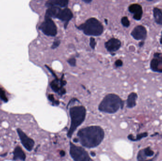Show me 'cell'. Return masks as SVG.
I'll return each mask as SVG.
<instances>
[{"label":"cell","instance_id":"1","mask_svg":"<svg viewBox=\"0 0 162 161\" xmlns=\"http://www.w3.org/2000/svg\"><path fill=\"white\" fill-rule=\"evenodd\" d=\"M105 136L103 128L98 126H91L80 129L77 133V138L74 142H80L86 148H94L102 142Z\"/></svg>","mask_w":162,"mask_h":161},{"label":"cell","instance_id":"2","mask_svg":"<svg viewBox=\"0 0 162 161\" xmlns=\"http://www.w3.org/2000/svg\"><path fill=\"white\" fill-rule=\"evenodd\" d=\"M124 102L119 96L114 94H108L103 99L99 106L101 112L112 114L117 112L119 109H123Z\"/></svg>","mask_w":162,"mask_h":161},{"label":"cell","instance_id":"3","mask_svg":"<svg viewBox=\"0 0 162 161\" xmlns=\"http://www.w3.org/2000/svg\"><path fill=\"white\" fill-rule=\"evenodd\" d=\"M69 114L71 125L67 135L68 138H71L77 128L84 121L86 115V110L83 106H75L70 109Z\"/></svg>","mask_w":162,"mask_h":161},{"label":"cell","instance_id":"4","mask_svg":"<svg viewBox=\"0 0 162 161\" xmlns=\"http://www.w3.org/2000/svg\"><path fill=\"white\" fill-rule=\"evenodd\" d=\"M78 29L83 31L85 35L92 36H100L103 31V27L101 22L93 18L87 19L85 23L79 26Z\"/></svg>","mask_w":162,"mask_h":161},{"label":"cell","instance_id":"5","mask_svg":"<svg viewBox=\"0 0 162 161\" xmlns=\"http://www.w3.org/2000/svg\"><path fill=\"white\" fill-rule=\"evenodd\" d=\"M69 153L74 161H93L85 150L72 142L70 143Z\"/></svg>","mask_w":162,"mask_h":161},{"label":"cell","instance_id":"6","mask_svg":"<svg viewBox=\"0 0 162 161\" xmlns=\"http://www.w3.org/2000/svg\"><path fill=\"white\" fill-rule=\"evenodd\" d=\"M39 29L45 35L54 36L57 34V27L50 18L45 17L44 22L40 25Z\"/></svg>","mask_w":162,"mask_h":161},{"label":"cell","instance_id":"7","mask_svg":"<svg viewBox=\"0 0 162 161\" xmlns=\"http://www.w3.org/2000/svg\"><path fill=\"white\" fill-rule=\"evenodd\" d=\"M154 153L150 147H147L139 151L136 159L138 161H156L159 153L157 152L154 156Z\"/></svg>","mask_w":162,"mask_h":161},{"label":"cell","instance_id":"8","mask_svg":"<svg viewBox=\"0 0 162 161\" xmlns=\"http://www.w3.org/2000/svg\"><path fill=\"white\" fill-rule=\"evenodd\" d=\"M162 54L159 53H156L154 54V58L150 63L151 70L154 72L162 73Z\"/></svg>","mask_w":162,"mask_h":161},{"label":"cell","instance_id":"9","mask_svg":"<svg viewBox=\"0 0 162 161\" xmlns=\"http://www.w3.org/2000/svg\"><path fill=\"white\" fill-rule=\"evenodd\" d=\"M147 29L142 25H138L133 29L131 32V36L135 40L144 41L147 38Z\"/></svg>","mask_w":162,"mask_h":161},{"label":"cell","instance_id":"10","mask_svg":"<svg viewBox=\"0 0 162 161\" xmlns=\"http://www.w3.org/2000/svg\"><path fill=\"white\" fill-rule=\"evenodd\" d=\"M128 10L133 14V18L136 21H140L142 18L143 11L142 7L140 4L134 3L128 7Z\"/></svg>","mask_w":162,"mask_h":161},{"label":"cell","instance_id":"11","mask_svg":"<svg viewBox=\"0 0 162 161\" xmlns=\"http://www.w3.org/2000/svg\"><path fill=\"white\" fill-rule=\"evenodd\" d=\"M121 43L118 39L112 38L106 42L105 47L110 52H116L121 48Z\"/></svg>","mask_w":162,"mask_h":161},{"label":"cell","instance_id":"12","mask_svg":"<svg viewBox=\"0 0 162 161\" xmlns=\"http://www.w3.org/2000/svg\"><path fill=\"white\" fill-rule=\"evenodd\" d=\"M73 17V13L71 10L68 8H65L63 10L60 9L56 18L68 23Z\"/></svg>","mask_w":162,"mask_h":161},{"label":"cell","instance_id":"13","mask_svg":"<svg viewBox=\"0 0 162 161\" xmlns=\"http://www.w3.org/2000/svg\"><path fill=\"white\" fill-rule=\"evenodd\" d=\"M65 84V82L59 79H54L51 83V88L54 91L59 94L63 95L65 93V90L63 88V86Z\"/></svg>","mask_w":162,"mask_h":161},{"label":"cell","instance_id":"14","mask_svg":"<svg viewBox=\"0 0 162 161\" xmlns=\"http://www.w3.org/2000/svg\"><path fill=\"white\" fill-rule=\"evenodd\" d=\"M68 1L66 0H50L45 3V6L49 8L51 7H65L68 5Z\"/></svg>","mask_w":162,"mask_h":161},{"label":"cell","instance_id":"15","mask_svg":"<svg viewBox=\"0 0 162 161\" xmlns=\"http://www.w3.org/2000/svg\"><path fill=\"white\" fill-rule=\"evenodd\" d=\"M138 95L136 93L132 92L130 93L127 100V106L128 108H133L135 107L136 104V100L138 99Z\"/></svg>","mask_w":162,"mask_h":161},{"label":"cell","instance_id":"16","mask_svg":"<svg viewBox=\"0 0 162 161\" xmlns=\"http://www.w3.org/2000/svg\"><path fill=\"white\" fill-rule=\"evenodd\" d=\"M153 12V16L156 23L162 26V10L159 8L154 7Z\"/></svg>","mask_w":162,"mask_h":161},{"label":"cell","instance_id":"17","mask_svg":"<svg viewBox=\"0 0 162 161\" xmlns=\"http://www.w3.org/2000/svg\"><path fill=\"white\" fill-rule=\"evenodd\" d=\"M148 132H146L138 134L136 137H134L132 134H130L128 136V138L130 140L132 141H138L141 140L143 138L148 137Z\"/></svg>","mask_w":162,"mask_h":161},{"label":"cell","instance_id":"18","mask_svg":"<svg viewBox=\"0 0 162 161\" xmlns=\"http://www.w3.org/2000/svg\"><path fill=\"white\" fill-rule=\"evenodd\" d=\"M121 21L122 25L125 27H128L130 26V21L127 17H123Z\"/></svg>","mask_w":162,"mask_h":161},{"label":"cell","instance_id":"19","mask_svg":"<svg viewBox=\"0 0 162 161\" xmlns=\"http://www.w3.org/2000/svg\"><path fill=\"white\" fill-rule=\"evenodd\" d=\"M48 99L50 101L52 102V103L54 104V105H59V102L58 101L55 100L54 97L53 95H49L48 97Z\"/></svg>","mask_w":162,"mask_h":161},{"label":"cell","instance_id":"20","mask_svg":"<svg viewBox=\"0 0 162 161\" xmlns=\"http://www.w3.org/2000/svg\"><path fill=\"white\" fill-rule=\"evenodd\" d=\"M0 97H1V99L4 101L5 102H6L8 100L7 97L6 95L5 94L4 90L1 89V88L0 89Z\"/></svg>","mask_w":162,"mask_h":161},{"label":"cell","instance_id":"21","mask_svg":"<svg viewBox=\"0 0 162 161\" xmlns=\"http://www.w3.org/2000/svg\"><path fill=\"white\" fill-rule=\"evenodd\" d=\"M96 44V41H95V39L94 38H90V45L92 49H94Z\"/></svg>","mask_w":162,"mask_h":161},{"label":"cell","instance_id":"22","mask_svg":"<svg viewBox=\"0 0 162 161\" xmlns=\"http://www.w3.org/2000/svg\"><path fill=\"white\" fill-rule=\"evenodd\" d=\"M69 64L72 66H75L76 65V60L74 58H71L68 61Z\"/></svg>","mask_w":162,"mask_h":161},{"label":"cell","instance_id":"23","mask_svg":"<svg viewBox=\"0 0 162 161\" xmlns=\"http://www.w3.org/2000/svg\"><path fill=\"white\" fill-rule=\"evenodd\" d=\"M60 44V41L59 40H57V41H55L52 45V49H55L57 47H59V45Z\"/></svg>","mask_w":162,"mask_h":161},{"label":"cell","instance_id":"24","mask_svg":"<svg viewBox=\"0 0 162 161\" xmlns=\"http://www.w3.org/2000/svg\"><path fill=\"white\" fill-rule=\"evenodd\" d=\"M115 64L117 67H121L123 65V62L121 60H118L116 61Z\"/></svg>","mask_w":162,"mask_h":161},{"label":"cell","instance_id":"25","mask_svg":"<svg viewBox=\"0 0 162 161\" xmlns=\"http://www.w3.org/2000/svg\"><path fill=\"white\" fill-rule=\"evenodd\" d=\"M60 156H61L62 157L65 156V151H63V150H62V151H60Z\"/></svg>","mask_w":162,"mask_h":161},{"label":"cell","instance_id":"26","mask_svg":"<svg viewBox=\"0 0 162 161\" xmlns=\"http://www.w3.org/2000/svg\"><path fill=\"white\" fill-rule=\"evenodd\" d=\"M144 43H145L144 41L140 42V43H139V46L140 47H142L144 45Z\"/></svg>","mask_w":162,"mask_h":161},{"label":"cell","instance_id":"27","mask_svg":"<svg viewBox=\"0 0 162 161\" xmlns=\"http://www.w3.org/2000/svg\"><path fill=\"white\" fill-rule=\"evenodd\" d=\"M91 156H96V154L94 152H91Z\"/></svg>","mask_w":162,"mask_h":161},{"label":"cell","instance_id":"28","mask_svg":"<svg viewBox=\"0 0 162 161\" xmlns=\"http://www.w3.org/2000/svg\"><path fill=\"white\" fill-rule=\"evenodd\" d=\"M84 2H85V3H90V2H91V1H84Z\"/></svg>","mask_w":162,"mask_h":161},{"label":"cell","instance_id":"29","mask_svg":"<svg viewBox=\"0 0 162 161\" xmlns=\"http://www.w3.org/2000/svg\"><path fill=\"white\" fill-rule=\"evenodd\" d=\"M161 38H162V32H161Z\"/></svg>","mask_w":162,"mask_h":161}]
</instances>
